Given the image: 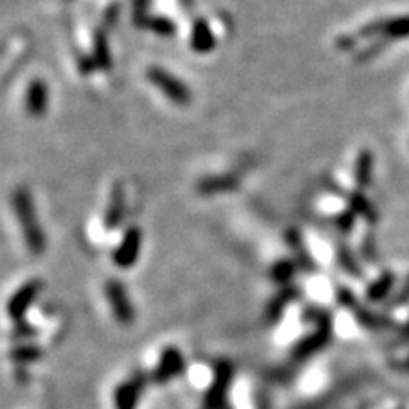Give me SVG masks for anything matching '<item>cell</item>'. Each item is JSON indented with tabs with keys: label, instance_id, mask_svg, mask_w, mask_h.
I'll list each match as a JSON object with an SVG mask.
<instances>
[{
	"label": "cell",
	"instance_id": "5",
	"mask_svg": "<svg viewBox=\"0 0 409 409\" xmlns=\"http://www.w3.org/2000/svg\"><path fill=\"white\" fill-rule=\"evenodd\" d=\"M182 368V358L181 353L177 349H168L162 356L161 363H159L157 368V379L159 380H169L173 379L174 375L181 372Z\"/></svg>",
	"mask_w": 409,
	"mask_h": 409
},
{
	"label": "cell",
	"instance_id": "3",
	"mask_svg": "<svg viewBox=\"0 0 409 409\" xmlns=\"http://www.w3.org/2000/svg\"><path fill=\"white\" fill-rule=\"evenodd\" d=\"M39 292V281H29V283L22 285L18 292L14 293V297L11 299L9 305H7V311L13 319H21L25 316V312L31 307L33 300L36 299Z\"/></svg>",
	"mask_w": 409,
	"mask_h": 409
},
{
	"label": "cell",
	"instance_id": "6",
	"mask_svg": "<svg viewBox=\"0 0 409 409\" xmlns=\"http://www.w3.org/2000/svg\"><path fill=\"white\" fill-rule=\"evenodd\" d=\"M372 169H373V157L368 150L360 152L356 157L355 164V181L358 189H365L372 185Z\"/></svg>",
	"mask_w": 409,
	"mask_h": 409
},
{
	"label": "cell",
	"instance_id": "9",
	"mask_svg": "<svg viewBox=\"0 0 409 409\" xmlns=\"http://www.w3.org/2000/svg\"><path fill=\"white\" fill-rule=\"evenodd\" d=\"M394 281H396V278L392 273H384L382 276L379 278L377 281H373L372 283V287L368 288V292H367V297L370 299L372 302H379L380 299H384L385 295H387L389 292H391V288H392V285H394Z\"/></svg>",
	"mask_w": 409,
	"mask_h": 409
},
{
	"label": "cell",
	"instance_id": "16",
	"mask_svg": "<svg viewBox=\"0 0 409 409\" xmlns=\"http://www.w3.org/2000/svg\"><path fill=\"white\" fill-rule=\"evenodd\" d=\"M399 341H401V343H406V341H409V323L406 326H404L403 331H401Z\"/></svg>",
	"mask_w": 409,
	"mask_h": 409
},
{
	"label": "cell",
	"instance_id": "7",
	"mask_svg": "<svg viewBox=\"0 0 409 409\" xmlns=\"http://www.w3.org/2000/svg\"><path fill=\"white\" fill-rule=\"evenodd\" d=\"M408 36H409V15L387 19V25H385L382 39L391 43V41H396V39L408 38Z\"/></svg>",
	"mask_w": 409,
	"mask_h": 409
},
{
	"label": "cell",
	"instance_id": "12",
	"mask_svg": "<svg viewBox=\"0 0 409 409\" xmlns=\"http://www.w3.org/2000/svg\"><path fill=\"white\" fill-rule=\"evenodd\" d=\"M389 45V41H385V39L382 38H377V39H373V41L368 43L365 48H361L358 53H356V60L358 62H368V60H372V58H375L377 55H380L384 51L385 46Z\"/></svg>",
	"mask_w": 409,
	"mask_h": 409
},
{
	"label": "cell",
	"instance_id": "15",
	"mask_svg": "<svg viewBox=\"0 0 409 409\" xmlns=\"http://www.w3.org/2000/svg\"><path fill=\"white\" fill-rule=\"evenodd\" d=\"M353 222H355V215L353 213H343V215L337 217V225L341 229H349L353 225Z\"/></svg>",
	"mask_w": 409,
	"mask_h": 409
},
{
	"label": "cell",
	"instance_id": "17",
	"mask_svg": "<svg viewBox=\"0 0 409 409\" xmlns=\"http://www.w3.org/2000/svg\"><path fill=\"white\" fill-rule=\"evenodd\" d=\"M404 368H406V370H409V358L404 361Z\"/></svg>",
	"mask_w": 409,
	"mask_h": 409
},
{
	"label": "cell",
	"instance_id": "13",
	"mask_svg": "<svg viewBox=\"0 0 409 409\" xmlns=\"http://www.w3.org/2000/svg\"><path fill=\"white\" fill-rule=\"evenodd\" d=\"M355 45H356L355 34H343V36L337 38V41H336L337 48L343 50V51L353 50V48H355Z\"/></svg>",
	"mask_w": 409,
	"mask_h": 409
},
{
	"label": "cell",
	"instance_id": "14",
	"mask_svg": "<svg viewBox=\"0 0 409 409\" xmlns=\"http://www.w3.org/2000/svg\"><path fill=\"white\" fill-rule=\"evenodd\" d=\"M409 300V280L406 281L403 290H399V293L394 297V302H392V307H401L403 304H406Z\"/></svg>",
	"mask_w": 409,
	"mask_h": 409
},
{
	"label": "cell",
	"instance_id": "8",
	"mask_svg": "<svg viewBox=\"0 0 409 409\" xmlns=\"http://www.w3.org/2000/svg\"><path fill=\"white\" fill-rule=\"evenodd\" d=\"M138 396H140V384L132 382L121 385L116 392V408L118 409H133L135 404L138 403Z\"/></svg>",
	"mask_w": 409,
	"mask_h": 409
},
{
	"label": "cell",
	"instance_id": "1",
	"mask_svg": "<svg viewBox=\"0 0 409 409\" xmlns=\"http://www.w3.org/2000/svg\"><path fill=\"white\" fill-rule=\"evenodd\" d=\"M15 210L19 213V220H21V227H22V234L26 237V244L29 248V251L33 254H43L45 253L46 242H45V236H43V230L39 229L36 218H34V212L33 206H31L29 201L26 200L25 196L19 198L15 201Z\"/></svg>",
	"mask_w": 409,
	"mask_h": 409
},
{
	"label": "cell",
	"instance_id": "10",
	"mask_svg": "<svg viewBox=\"0 0 409 409\" xmlns=\"http://www.w3.org/2000/svg\"><path fill=\"white\" fill-rule=\"evenodd\" d=\"M348 201H349V205H351L353 212H355L356 215H361L363 218H367V220L372 222V224L377 220L375 210L372 208V205L368 203L367 198H365L361 193L349 194Z\"/></svg>",
	"mask_w": 409,
	"mask_h": 409
},
{
	"label": "cell",
	"instance_id": "4",
	"mask_svg": "<svg viewBox=\"0 0 409 409\" xmlns=\"http://www.w3.org/2000/svg\"><path fill=\"white\" fill-rule=\"evenodd\" d=\"M138 253H140V232L132 229L121 242V248L114 254V263L121 268H128L137 261Z\"/></svg>",
	"mask_w": 409,
	"mask_h": 409
},
{
	"label": "cell",
	"instance_id": "2",
	"mask_svg": "<svg viewBox=\"0 0 409 409\" xmlns=\"http://www.w3.org/2000/svg\"><path fill=\"white\" fill-rule=\"evenodd\" d=\"M106 295H108V302L113 309L114 317L120 321L121 324H132L135 319V312L132 304H130L128 293L120 281L111 280L106 283Z\"/></svg>",
	"mask_w": 409,
	"mask_h": 409
},
{
	"label": "cell",
	"instance_id": "11",
	"mask_svg": "<svg viewBox=\"0 0 409 409\" xmlns=\"http://www.w3.org/2000/svg\"><path fill=\"white\" fill-rule=\"evenodd\" d=\"M230 379V368L225 367L222 368L220 373H218V379L215 380V385L212 387L208 396V408H215L220 404V401L224 399V392L225 387H227V382Z\"/></svg>",
	"mask_w": 409,
	"mask_h": 409
}]
</instances>
